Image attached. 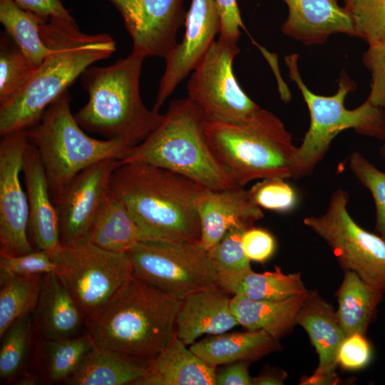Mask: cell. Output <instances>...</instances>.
Returning a JSON list of instances; mask_svg holds the SVG:
<instances>
[{"mask_svg":"<svg viewBox=\"0 0 385 385\" xmlns=\"http://www.w3.org/2000/svg\"><path fill=\"white\" fill-rule=\"evenodd\" d=\"M41 21L14 0H0V22L34 70L51 51L41 36Z\"/></svg>","mask_w":385,"mask_h":385,"instance_id":"obj_30","label":"cell"},{"mask_svg":"<svg viewBox=\"0 0 385 385\" xmlns=\"http://www.w3.org/2000/svg\"><path fill=\"white\" fill-rule=\"evenodd\" d=\"M288 9L282 33L309 46L322 44L334 34L355 36L349 11L338 0H282Z\"/></svg>","mask_w":385,"mask_h":385,"instance_id":"obj_20","label":"cell"},{"mask_svg":"<svg viewBox=\"0 0 385 385\" xmlns=\"http://www.w3.org/2000/svg\"><path fill=\"white\" fill-rule=\"evenodd\" d=\"M335 296L338 301L337 317L346 337L365 335L384 294L370 287L354 272L345 271Z\"/></svg>","mask_w":385,"mask_h":385,"instance_id":"obj_29","label":"cell"},{"mask_svg":"<svg viewBox=\"0 0 385 385\" xmlns=\"http://www.w3.org/2000/svg\"><path fill=\"white\" fill-rule=\"evenodd\" d=\"M227 294L216 284L186 296L178 312L176 336L191 345L203 335L222 334L239 325Z\"/></svg>","mask_w":385,"mask_h":385,"instance_id":"obj_21","label":"cell"},{"mask_svg":"<svg viewBox=\"0 0 385 385\" xmlns=\"http://www.w3.org/2000/svg\"><path fill=\"white\" fill-rule=\"evenodd\" d=\"M220 16L219 37L238 43L240 30H245L237 0H215Z\"/></svg>","mask_w":385,"mask_h":385,"instance_id":"obj_43","label":"cell"},{"mask_svg":"<svg viewBox=\"0 0 385 385\" xmlns=\"http://www.w3.org/2000/svg\"><path fill=\"white\" fill-rule=\"evenodd\" d=\"M43 277H16L0 284V337L16 319L34 312Z\"/></svg>","mask_w":385,"mask_h":385,"instance_id":"obj_32","label":"cell"},{"mask_svg":"<svg viewBox=\"0 0 385 385\" xmlns=\"http://www.w3.org/2000/svg\"><path fill=\"white\" fill-rule=\"evenodd\" d=\"M208 143L237 184L298 178V150L281 120L260 107L238 123L205 122Z\"/></svg>","mask_w":385,"mask_h":385,"instance_id":"obj_5","label":"cell"},{"mask_svg":"<svg viewBox=\"0 0 385 385\" xmlns=\"http://www.w3.org/2000/svg\"><path fill=\"white\" fill-rule=\"evenodd\" d=\"M349 200L348 192L338 189L324 214L306 217L303 222L327 242L344 272H354L384 294L385 240L353 220L347 209Z\"/></svg>","mask_w":385,"mask_h":385,"instance_id":"obj_10","label":"cell"},{"mask_svg":"<svg viewBox=\"0 0 385 385\" xmlns=\"http://www.w3.org/2000/svg\"><path fill=\"white\" fill-rule=\"evenodd\" d=\"M28 140L24 130L1 136L0 141V254L31 252L29 203L21 180Z\"/></svg>","mask_w":385,"mask_h":385,"instance_id":"obj_13","label":"cell"},{"mask_svg":"<svg viewBox=\"0 0 385 385\" xmlns=\"http://www.w3.org/2000/svg\"><path fill=\"white\" fill-rule=\"evenodd\" d=\"M145 57L132 51L108 66H91L81 74L87 103L73 113L85 130L133 148L161 123L164 114L148 109L140 93Z\"/></svg>","mask_w":385,"mask_h":385,"instance_id":"obj_4","label":"cell"},{"mask_svg":"<svg viewBox=\"0 0 385 385\" xmlns=\"http://www.w3.org/2000/svg\"><path fill=\"white\" fill-rule=\"evenodd\" d=\"M180 299L133 274L88 322L94 346L150 360L176 336Z\"/></svg>","mask_w":385,"mask_h":385,"instance_id":"obj_3","label":"cell"},{"mask_svg":"<svg viewBox=\"0 0 385 385\" xmlns=\"http://www.w3.org/2000/svg\"><path fill=\"white\" fill-rule=\"evenodd\" d=\"M279 341L263 330L207 335L190 349L209 366L252 362L278 350Z\"/></svg>","mask_w":385,"mask_h":385,"instance_id":"obj_24","label":"cell"},{"mask_svg":"<svg viewBox=\"0 0 385 385\" xmlns=\"http://www.w3.org/2000/svg\"><path fill=\"white\" fill-rule=\"evenodd\" d=\"M180 43L168 54L153 110L159 112L178 85L205 56L220 31L215 0H190Z\"/></svg>","mask_w":385,"mask_h":385,"instance_id":"obj_15","label":"cell"},{"mask_svg":"<svg viewBox=\"0 0 385 385\" xmlns=\"http://www.w3.org/2000/svg\"><path fill=\"white\" fill-rule=\"evenodd\" d=\"M362 61L371 76L367 98L385 110V41L369 45Z\"/></svg>","mask_w":385,"mask_h":385,"instance_id":"obj_40","label":"cell"},{"mask_svg":"<svg viewBox=\"0 0 385 385\" xmlns=\"http://www.w3.org/2000/svg\"><path fill=\"white\" fill-rule=\"evenodd\" d=\"M141 240L133 216L121 200L108 190L93 220L89 242L110 252L126 253Z\"/></svg>","mask_w":385,"mask_h":385,"instance_id":"obj_27","label":"cell"},{"mask_svg":"<svg viewBox=\"0 0 385 385\" xmlns=\"http://www.w3.org/2000/svg\"><path fill=\"white\" fill-rule=\"evenodd\" d=\"M204 188L181 174L140 162L121 161L109 183L135 220L142 240L168 242L200 241L195 200Z\"/></svg>","mask_w":385,"mask_h":385,"instance_id":"obj_2","label":"cell"},{"mask_svg":"<svg viewBox=\"0 0 385 385\" xmlns=\"http://www.w3.org/2000/svg\"><path fill=\"white\" fill-rule=\"evenodd\" d=\"M249 361H236L224 365L216 372L215 385H253L249 372Z\"/></svg>","mask_w":385,"mask_h":385,"instance_id":"obj_45","label":"cell"},{"mask_svg":"<svg viewBox=\"0 0 385 385\" xmlns=\"http://www.w3.org/2000/svg\"><path fill=\"white\" fill-rule=\"evenodd\" d=\"M287 377L284 371H264L256 377H252L253 385H282Z\"/></svg>","mask_w":385,"mask_h":385,"instance_id":"obj_46","label":"cell"},{"mask_svg":"<svg viewBox=\"0 0 385 385\" xmlns=\"http://www.w3.org/2000/svg\"><path fill=\"white\" fill-rule=\"evenodd\" d=\"M385 141V140H384ZM381 158L385 160V142L382 144L379 150Z\"/></svg>","mask_w":385,"mask_h":385,"instance_id":"obj_49","label":"cell"},{"mask_svg":"<svg viewBox=\"0 0 385 385\" xmlns=\"http://www.w3.org/2000/svg\"><path fill=\"white\" fill-rule=\"evenodd\" d=\"M119 11L133 50L145 57L165 58L178 44L185 24V0H108Z\"/></svg>","mask_w":385,"mask_h":385,"instance_id":"obj_14","label":"cell"},{"mask_svg":"<svg viewBox=\"0 0 385 385\" xmlns=\"http://www.w3.org/2000/svg\"><path fill=\"white\" fill-rule=\"evenodd\" d=\"M205 122L200 110L188 97L174 100L158 127L131 148L121 161L163 168L212 190L240 187L212 150Z\"/></svg>","mask_w":385,"mask_h":385,"instance_id":"obj_6","label":"cell"},{"mask_svg":"<svg viewBox=\"0 0 385 385\" xmlns=\"http://www.w3.org/2000/svg\"><path fill=\"white\" fill-rule=\"evenodd\" d=\"M298 55L284 58L289 77L294 81L305 101L310 114V125L302 144L297 147L299 178L312 173L324 158L333 139L342 131L353 129L357 133L385 140V110L366 100L354 109L344 106L346 96L356 88V83L342 71L338 90L330 96L312 92L299 74Z\"/></svg>","mask_w":385,"mask_h":385,"instance_id":"obj_8","label":"cell"},{"mask_svg":"<svg viewBox=\"0 0 385 385\" xmlns=\"http://www.w3.org/2000/svg\"><path fill=\"white\" fill-rule=\"evenodd\" d=\"M71 101L67 90L50 104L37 124L24 130L39 155L55 205L83 170L105 159L123 160L130 149L87 135L71 113Z\"/></svg>","mask_w":385,"mask_h":385,"instance_id":"obj_7","label":"cell"},{"mask_svg":"<svg viewBox=\"0 0 385 385\" xmlns=\"http://www.w3.org/2000/svg\"><path fill=\"white\" fill-rule=\"evenodd\" d=\"M372 350L365 335L354 334L346 337L338 354V364L349 371L359 370L369 364Z\"/></svg>","mask_w":385,"mask_h":385,"instance_id":"obj_41","label":"cell"},{"mask_svg":"<svg viewBox=\"0 0 385 385\" xmlns=\"http://www.w3.org/2000/svg\"><path fill=\"white\" fill-rule=\"evenodd\" d=\"M3 36L0 43V105L14 98L34 71L14 41Z\"/></svg>","mask_w":385,"mask_h":385,"instance_id":"obj_34","label":"cell"},{"mask_svg":"<svg viewBox=\"0 0 385 385\" xmlns=\"http://www.w3.org/2000/svg\"><path fill=\"white\" fill-rule=\"evenodd\" d=\"M242 244L248 259L260 263L268 260L276 249L274 236L265 229L253 226L244 231Z\"/></svg>","mask_w":385,"mask_h":385,"instance_id":"obj_42","label":"cell"},{"mask_svg":"<svg viewBox=\"0 0 385 385\" xmlns=\"http://www.w3.org/2000/svg\"><path fill=\"white\" fill-rule=\"evenodd\" d=\"M22 173L29 203V239L36 250H46L51 255L61 246L58 212L39 155L29 141Z\"/></svg>","mask_w":385,"mask_h":385,"instance_id":"obj_19","label":"cell"},{"mask_svg":"<svg viewBox=\"0 0 385 385\" xmlns=\"http://www.w3.org/2000/svg\"><path fill=\"white\" fill-rule=\"evenodd\" d=\"M37 378L32 374H26L21 379H19L17 383L21 385H32L37 384Z\"/></svg>","mask_w":385,"mask_h":385,"instance_id":"obj_47","label":"cell"},{"mask_svg":"<svg viewBox=\"0 0 385 385\" xmlns=\"http://www.w3.org/2000/svg\"><path fill=\"white\" fill-rule=\"evenodd\" d=\"M31 314L18 318L1 337L0 378L10 381L20 371L25 361L31 339Z\"/></svg>","mask_w":385,"mask_h":385,"instance_id":"obj_33","label":"cell"},{"mask_svg":"<svg viewBox=\"0 0 385 385\" xmlns=\"http://www.w3.org/2000/svg\"><path fill=\"white\" fill-rule=\"evenodd\" d=\"M56 265L50 253L43 250L12 256L0 254V284L11 278L44 275L55 272Z\"/></svg>","mask_w":385,"mask_h":385,"instance_id":"obj_39","label":"cell"},{"mask_svg":"<svg viewBox=\"0 0 385 385\" xmlns=\"http://www.w3.org/2000/svg\"><path fill=\"white\" fill-rule=\"evenodd\" d=\"M120 163L121 160L113 158L101 160L72 181L56 205L61 246L71 247L89 241L93 220L109 190L111 175Z\"/></svg>","mask_w":385,"mask_h":385,"instance_id":"obj_16","label":"cell"},{"mask_svg":"<svg viewBox=\"0 0 385 385\" xmlns=\"http://www.w3.org/2000/svg\"><path fill=\"white\" fill-rule=\"evenodd\" d=\"M93 347L88 332L65 339H43V366L46 381L53 384L64 382L78 369Z\"/></svg>","mask_w":385,"mask_h":385,"instance_id":"obj_31","label":"cell"},{"mask_svg":"<svg viewBox=\"0 0 385 385\" xmlns=\"http://www.w3.org/2000/svg\"><path fill=\"white\" fill-rule=\"evenodd\" d=\"M306 293L281 301L253 300L233 295L231 308L239 325L250 331H265L279 341L296 325L295 317Z\"/></svg>","mask_w":385,"mask_h":385,"instance_id":"obj_25","label":"cell"},{"mask_svg":"<svg viewBox=\"0 0 385 385\" xmlns=\"http://www.w3.org/2000/svg\"><path fill=\"white\" fill-rule=\"evenodd\" d=\"M195 205L200 223V242L207 251L233 227L252 226L264 217L262 209L243 187L222 190L205 188L195 198Z\"/></svg>","mask_w":385,"mask_h":385,"instance_id":"obj_18","label":"cell"},{"mask_svg":"<svg viewBox=\"0 0 385 385\" xmlns=\"http://www.w3.org/2000/svg\"><path fill=\"white\" fill-rule=\"evenodd\" d=\"M148 361L94 346L64 382L70 385H134L145 374Z\"/></svg>","mask_w":385,"mask_h":385,"instance_id":"obj_26","label":"cell"},{"mask_svg":"<svg viewBox=\"0 0 385 385\" xmlns=\"http://www.w3.org/2000/svg\"><path fill=\"white\" fill-rule=\"evenodd\" d=\"M250 227L246 225L233 227L207 251L217 278L238 275L252 270L250 260L246 256L242 244V234Z\"/></svg>","mask_w":385,"mask_h":385,"instance_id":"obj_35","label":"cell"},{"mask_svg":"<svg viewBox=\"0 0 385 385\" xmlns=\"http://www.w3.org/2000/svg\"><path fill=\"white\" fill-rule=\"evenodd\" d=\"M218 285L227 293L253 300L281 301L304 294L308 290L300 273H284L280 267L274 271L245 273L220 277Z\"/></svg>","mask_w":385,"mask_h":385,"instance_id":"obj_28","label":"cell"},{"mask_svg":"<svg viewBox=\"0 0 385 385\" xmlns=\"http://www.w3.org/2000/svg\"><path fill=\"white\" fill-rule=\"evenodd\" d=\"M51 257L55 273L87 324L96 318L133 274L126 253L110 252L91 242L60 247Z\"/></svg>","mask_w":385,"mask_h":385,"instance_id":"obj_9","label":"cell"},{"mask_svg":"<svg viewBox=\"0 0 385 385\" xmlns=\"http://www.w3.org/2000/svg\"><path fill=\"white\" fill-rule=\"evenodd\" d=\"M239 53L237 42L218 37L192 71L188 97L200 110L205 122L238 123L260 108L235 76L233 61Z\"/></svg>","mask_w":385,"mask_h":385,"instance_id":"obj_12","label":"cell"},{"mask_svg":"<svg viewBox=\"0 0 385 385\" xmlns=\"http://www.w3.org/2000/svg\"><path fill=\"white\" fill-rule=\"evenodd\" d=\"M349 158L351 170L372 195L376 208L375 230L385 240V173L359 152L351 153Z\"/></svg>","mask_w":385,"mask_h":385,"instance_id":"obj_36","label":"cell"},{"mask_svg":"<svg viewBox=\"0 0 385 385\" xmlns=\"http://www.w3.org/2000/svg\"><path fill=\"white\" fill-rule=\"evenodd\" d=\"M295 324L309 336L318 355L314 373L302 376L301 385H333L339 382L336 372L340 346L346 337L332 304L317 291L307 290L295 317Z\"/></svg>","mask_w":385,"mask_h":385,"instance_id":"obj_17","label":"cell"},{"mask_svg":"<svg viewBox=\"0 0 385 385\" xmlns=\"http://www.w3.org/2000/svg\"><path fill=\"white\" fill-rule=\"evenodd\" d=\"M254 202L261 209L278 212L293 210L298 202L297 192L282 178H268L248 190Z\"/></svg>","mask_w":385,"mask_h":385,"instance_id":"obj_38","label":"cell"},{"mask_svg":"<svg viewBox=\"0 0 385 385\" xmlns=\"http://www.w3.org/2000/svg\"><path fill=\"white\" fill-rule=\"evenodd\" d=\"M349 11L355 36L369 45L385 41V0H354Z\"/></svg>","mask_w":385,"mask_h":385,"instance_id":"obj_37","label":"cell"},{"mask_svg":"<svg viewBox=\"0 0 385 385\" xmlns=\"http://www.w3.org/2000/svg\"><path fill=\"white\" fill-rule=\"evenodd\" d=\"M22 9L48 22L51 20L74 21L61 0H14Z\"/></svg>","mask_w":385,"mask_h":385,"instance_id":"obj_44","label":"cell"},{"mask_svg":"<svg viewBox=\"0 0 385 385\" xmlns=\"http://www.w3.org/2000/svg\"><path fill=\"white\" fill-rule=\"evenodd\" d=\"M36 325L43 339H65L79 335L85 318L55 272L43 275L34 311Z\"/></svg>","mask_w":385,"mask_h":385,"instance_id":"obj_23","label":"cell"},{"mask_svg":"<svg viewBox=\"0 0 385 385\" xmlns=\"http://www.w3.org/2000/svg\"><path fill=\"white\" fill-rule=\"evenodd\" d=\"M175 336L148 361L145 374L134 385H215V367L209 366Z\"/></svg>","mask_w":385,"mask_h":385,"instance_id":"obj_22","label":"cell"},{"mask_svg":"<svg viewBox=\"0 0 385 385\" xmlns=\"http://www.w3.org/2000/svg\"><path fill=\"white\" fill-rule=\"evenodd\" d=\"M354 1V0H344V7L349 11Z\"/></svg>","mask_w":385,"mask_h":385,"instance_id":"obj_48","label":"cell"},{"mask_svg":"<svg viewBox=\"0 0 385 385\" xmlns=\"http://www.w3.org/2000/svg\"><path fill=\"white\" fill-rule=\"evenodd\" d=\"M126 254L135 277L180 299L218 284L200 242L141 240Z\"/></svg>","mask_w":385,"mask_h":385,"instance_id":"obj_11","label":"cell"},{"mask_svg":"<svg viewBox=\"0 0 385 385\" xmlns=\"http://www.w3.org/2000/svg\"><path fill=\"white\" fill-rule=\"evenodd\" d=\"M40 33L51 51L23 88L0 105L1 136L37 124L50 104L86 68L115 51L110 35L83 33L76 21H43Z\"/></svg>","mask_w":385,"mask_h":385,"instance_id":"obj_1","label":"cell"}]
</instances>
